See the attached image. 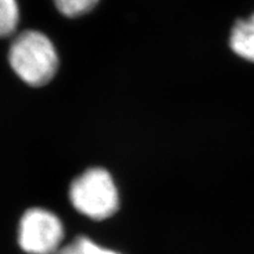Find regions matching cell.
Returning a JSON list of instances; mask_svg holds the SVG:
<instances>
[{"instance_id": "6", "label": "cell", "mask_w": 254, "mask_h": 254, "mask_svg": "<svg viewBox=\"0 0 254 254\" xmlns=\"http://www.w3.org/2000/svg\"><path fill=\"white\" fill-rule=\"evenodd\" d=\"M56 254H120L112 250L104 249L87 237H77L67 245L60 247Z\"/></svg>"}, {"instance_id": "3", "label": "cell", "mask_w": 254, "mask_h": 254, "mask_svg": "<svg viewBox=\"0 0 254 254\" xmlns=\"http://www.w3.org/2000/svg\"><path fill=\"white\" fill-rule=\"evenodd\" d=\"M64 239L60 219L44 208L25 212L19 226V245L28 254H56Z\"/></svg>"}, {"instance_id": "5", "label": "cell", "mask_w": 254, "mask_h": 254, "mask_svg": "<svg viewBox=\"0 0 254 254\" xmlns=\"http://www.w3.org/2000/svg\"><path fill=\"white\" fill-rule=\"evenodd\" d=\"M17 0H0V38L13 34L19 24Z\"/></svg>"}, {"instance_id": "4", "label": "cell", "mask_w": 254, "mask_h": 254, "mask_svg": "<svg viewBox=\"0 0 254 254\" xmlns=\"http://www.w3.org/2000/svg\"><path fill=\"white\" fill-rule=\"evenodd\" d=\"M230 46L240 58L254 63V13L234 25L230 36Z\"/></svg>"}, {"instance_id": "2", "label": "cell", "mask_w": 254, "mask_h": 254, "mask_svg": "<svg viewBox=\"0 0 254 254\" xmlns=\"http://www.w3.org/2000/svg\"><path fill=\"white\" fill-rule=\"evenodd\" d=\"M69 200L79 213L105 220L119 208V194L111 174L104 168H90L73 180Z\"/></svg>"}, {"instance_id": "1", "label": "cell", "mask_w": 254, "mask_h": 254, "mask_svg": "<svg viewBox=\"0 0 254 254\" xmlns=\"http://www.w3.org/2000/svg\"><path fill=\"white\" fill-rule=\"evenodd\" d=\"M11 67L31 86H43L55 77L58 55L49 37L38 31H25L12 41L8 52Z\"/></svg>"}, {"instance_id": "7", "label": "cell", "mask_w": 254, "mask_h": 254, "mask_svg": "<svg viewBox=\"0 0 254 254\" xmlns=\"http://www.w3.org/2000/svg\"><path fill=\"white\" fill-rule=\"evenodd\" d=\"M99 0H55L59 12L66 17H80L95 7Z\"/></svg>"}]
</instances>
